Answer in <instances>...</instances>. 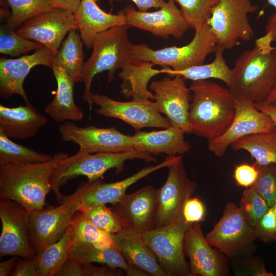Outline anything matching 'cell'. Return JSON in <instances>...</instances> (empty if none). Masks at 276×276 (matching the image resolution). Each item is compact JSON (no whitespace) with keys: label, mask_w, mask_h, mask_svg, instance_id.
Masks as SVG:
<instances>
[{"label":"cell","mask_w":276,"mask_h":276,"mask_svg":"<svg viewBox=\"0 0 276 276\" xmlns=\"http://www.w3.org/2000/svg\"><path fill=\"white\" fill-rule=\"evenodd\" d=\"M199 223L191 224L184 238L185 254L188 257L190 276H225L228 267L223 254L212 248Z\"/></svg>","instance_id":"cell-20"},{"label":"cell","mask_w":276,"mask_h":276,"mask_svg":"<svg viewBox=\"0 0 276 276\" xmlns=\"http://www.w3.org/2000/svg\"><path fill=\"white\" fill-rule=\"evenodd\" d=\"M272 208L273 209L275 217V219H276V200L274 202V204H273V205H272Z\"/></svg>","instance_id":"cell-55"},{"label":"cell","mask_w":276,"mask_h":276,"mask_svg":"<svg viewBox=\"0 0 276 276\" xmlns=\"http://www.w3.org/2000/svg\"><path fill=\"white\" fill-rule=\"evenodd\" d=\"M14 29L6 22L0 27V53L11 56H19L43 46L18 34Z\"/></svg>","instance_id":"cell-37"},{"label":"cell","mask_w":276,"mask_h":276,"mask_svg":"<svg viewBox=\"0 0 276 276\" xmlns=\"http://www.w3.org/2000/svg\"><path fill=\"white\" fill-rule=\"evenodd\" d=\"M127 25L167 39L181 38L190 28L180 9L172 1L154 12H142L129 5L123 9Z\"/></svg>","instance_id":"cell-19"},{"label":"cell","mask_w":276,"mask_h":276,"mask_svg":"<svg viewBox=\"0 0 276 276\" xmlns=\"http://www.w3.org/2000/svg\"><path fill=\"white\" fill-rule=\"evenodd\" d=\"M72 240L73 247L93 244L101 248L116 247L113 234L95 225L80 211L75 214L73 219Z\"/></svg>","instance_id":"cell-34"},{"label":"cell","mask_w":276,"mask_h":276,"mask_svg":"<svg viewBox=\"0 0 276 276\" xmlns=\"http://www.w3.org/2000/svg\"><path fill=\"white\" fill-rule=\"evenodd\" d=\"M205 238L212 246L234 260L250 256L259 235L248 224L239 206L229 201L221 218Z\"/></svg>","instance_id":"cell-7"},{"label":"cell","mask_w":276,"mask_h":276,"mask_svg":"<svg viewBox=\"0 0 276 276\" xmlns=\"http://www.w3.org/2000/svg\"><path fill=\"white\" fill-rule=\"evenodd\" d=\"M121 269L106 265L96 266L92 263H81L70 258L57 276H121Z\"/></svg>","instance_id":"cell-41"},{"label":"cell","mask_w":276,"mask_h":276,"mask_svg":"<svg viewBox=\"0 0 276 276\" xmlns=\"http://www.w3.org/2000/svg\"><path fill=\"white\" fill-rule=\"evenodd\" d=\"M51 69L57 88L53 100L46 106L45 112L58 123L82 120L83 111L77 106L74 99L75 83L62 68L53 66Z\"/></svg>","instance_id":"cell-27"},{"label":"cell","mask_w":276,"mask_h":276,"mask_svg":"<svg viewBox=\"0 0 276 276\" xmlns=\"http://www.w3.org/2000/svg\"><path fill=\"white\" fill-rule=\"evenodd\" d=\"M48 118L31 105L9 107L0 105V131L10 139L26 140L35 136Z\"/></svg>","instance_id":"cell-24"},{"label":"cell","mask_w":276,"mask_h":276,"mask_svg":"<svg viewBox=\"0 0 276 276\" xmlns=\"http://www.w3.org/2000/svg\"><path fill=\"white\" fill-rule=\"evenodd\" d=\"M265 34L256 40L255 47L244 51L232 68L229 89L235 99L253 103L265 101L276 84V48Z\"/></svg>","instance_id":"cell-1"},{"label":"cell","mask_w":276,"mask_h":276,"mask_svg":"<svg viewBox=\"0 0 276 276\" xmlns=\"http://www.w3.org/2000/svg\"><path fill=\"white\" fill-rule=\"evenodd\" d=\"M276 98V84L272 88L271 91L267 98L265 102L269 103L273 101Z\"/></svg>","instance_id":"cell-53"},{"label":"cell","mask_w":276,"mask_h":276,"mask_svg":"<svg viewBox=\"0 0 276 276\" xmlns=\"http://www.w3.org/2000/svg\"><path fill=\"white\" fill-rule=\"evenodd\" d=\"M55 55L42 47L33 53L18 58L0 59V96L7 99L14 94L21 97L26 104H31L24 88V81L34 67L44 65L52 67Z\"/></svg>","instance_id":"cell-21"},{"label":"cell","mask_w":276,"mask_h":276,"mask_svg":"<svg viewBox=\"0 0 276 276\" xmlns=\"http://www.w3.org/2000/svg\"><path fill=\"white\" fill-rule=\"evenodd\" d=\"M68 154L60 152L47 162L0 165V200L14 201L29 213L44 208L53 170Z\"/></svg>","instance_id":"cell-2"},{"label":"cell","mask_w":276,"mask_h":276,"mask_svg":"<svg viewBox=\"0 0 276 276\" xmlns=\"http://www.w3.org/2000/svg\"><path fill=\"white\" fill-rule=\"evenodd\" d=\"M216 38L206 23L195 30L192 40L182 47H169L153 50L145 43L132 44L131 57L134 62L147 61L174 71H181L203 64L211 53L215 52Z\"/></svg>","instance_id":"cell-6"},{"label":"cell","mask_w":276,"mask_h":276,"mask_svg":"<svg viewBox=\"0 0 276 276\" xmlns=\"http://www.w3.org/2000/svg\"><path fill=\"white\" fill-rule=\"evenodd\" d=\"M61 139L72 142L79 146V152L94 153H120L135 151L131 136L126 135L114 127L98 128L94 126H78L70 121L59 126Z\"/></svg>","instance_id":"cell-13"},{"label":"cell","mask_w":276,"mask_h":276,"mask_svg":"<svg viewBox=\"0 0 276 276\" xmlns=\"http://www.w3.org/2000/svg\"><path fill=\"white\" fill-rule=\"evenodd\" d=\"M122 230L143 234L155 228L157 210V189L151 186L126 194L112 204Z\"/></svg>","instance_id":"cell-15"},{"label":"cell","mask_w":276,"mask_h":276,"mask_svg":"<svg viewBox=\"0 0 276 276\" xmlns=\"http://www.w3.org/2000/svg\"><path fill=\"white\" fill-rule=\"evenodd\" d=\"M254 104L258 109L268 116L276 126V98L269 103L263 101Z\"/></svg>","instance_id":"cell-49"},{"label":"cell","mask_w":276,"mask_h":276,"mask_svg":"<svg viewBox=\"0 0 276 276\" xmlns=\"http://www.w3.org/2000/svg\"><path fill=\"white\" fill-rule=\"evenodd\" d=\"M189 110L191 133L208 141L222 135L236 113L234 98L228 88L208 80L192 81Z\"/></svg>","instance_id":"cell-3"},{"label":"cell","mask_w":276,"mask_h":276,"mask_svg":"<svg viewBox=\"0 0 276 276\" xmlns=\"http://www.w3.org/2000/svg\"><path fill=\"white\" fill-rule=\"evenodd\" d=\"M257 165L259 175L251 187L265 199L269 207H272L276 200V165Z\"/></svg>","instance_id":"cell-42"},{"label":"cell","mask_w":276,"mask_h":276,"mask_svg":"<svg viewBox=\"0 0 276 276\" xmlns=\"http://www.w3.org/2000/svg\"><path fill=\"white\" fill-rule=\"evenodd\" d=\"M167 168V179L157 190L155 228L184 220V205L197 188L196 183L188 176L182 159Z\"/></svg>","instance_id":"cell-11"},{"label":"cell","mask_w":276,"mask_h":276,"mask_svg":"<svg viewBox=\"0 0 276 276\" xmlns=\"http://www.w3.org/2000/svg\"><path fill=\"white\" fill-rule=\"evenodd\" d=\"M181 159H182V155L168 156L158 165L144 167L131 176L114 182L103 183L99 179L82 183L83 191L80 198V204H112L126 194V190L132 185L151 173L163 168H167Z\"/></svg>","instance_id":"cell-22"},{"label":"cell","mask_w":276,"mask_h":276,"mask_svg":"<svg viewBox=\"0 0 276 276\" xmlns=\"http://www.w3.org/2000/svg\"><path fill=\"white\" fill-rule=\"evenodd\" d=\"M72 224L61 237L36 254L35 258L38 276H57L71 258L73 248Z\"/></svg>","instance_id":"cell-30"},{"label":"cell","mask_w":276,"mask_h":276,"mask_svg":"<svg viewBox=\"0 0 276 276\" xmlns=\"http://www.w3.org/2000/svg\"><path fill=\"white\" fill-rule=\"evenodd\" d=\"M99 0H81L74 13L75 20L83 44L87 49L93 47L95 36L113 27L127 25L125 12L107 13L98 5Z\"/></svg>","instance_id":"cell-23"},{"label":"cell","mask_w":276,"mask_h":276,"mask_svg":"<svg viewBox=\"0 0 276 276\" xmlns=\"http://www.w3.org/2000/svg\"><path fill=\"white\" fill-rule=\"evenodd\" d=\"M11 275L38 276L35 259L19 257Z\"/></svg>","instance_id":"cell-47"},{"label":"cell","mask_w":276,"mask_h":276,"mask_svg":"<svg viewBox=\"0 0 276 276\" xmlns=\"http://www.w3.org/2000/svg\"><path fill=\"white\" fill-rule=\"evenodd\" d=\"M230 147L235 151H247L259 165H276V126L270 131L242 137Z\"/></svg>","instance_id":"cell-33"},{"label":"cell","mask_w":276,"mask_h":276,"mask_svg":"<svg viewBox=\"0 0 276 276\" xmlns=\"http://www.w3.org/2000/svg\"><path fill=\"white\" fill-rule=\"evenodd\" d=\"M239 208L248 224L254 228L270 207L265 199L251 187L243 191Z\"/></svg>","instance_id":"cell-40"},{"label":"cell","mask_w":276,"mask_h":276,"mask_svg":"<svg viewBox=\"0 0 276 276\" xmlns=\"http://www.w3.org/2000/svg\"><path fill=\"white\" fill-rule=\"evenodd\" d=\"M268 3L274 7L276 10V0H267Z\"/></svg>","instance_id":"cell-54"},{"label":"cell","mask_w":276,"mask_h":276,"mask_svg":"<svg viewBox=\"0 0 276 276\" xmlns=\"http://www.w3.org/2000/svg\"><path fill=\"white\" fill-rule=\"evenodd\" d=\"M83 191L81 183L74 193L66 196L59 206L29 213L30 239L36 254L59 240L72 224L81 204Z\"/></svg>","instance_id":"cell-9"},{"label":"cell","mask_w":276,"mask_h":276,"mask_svg":"<svg viewBox=\"0 0 276 276\" xmlns=\"http://www.w3.org/2000/svg\"><path fill=\"white\" fill-rule=\"evenodd\" d=\"M205 207L197 197H191L185 203L183 209V218L188 223H199L204 220Z\"/></svg>","instance_id":"cell-46"},{"label":"cell","mask_w":276,"mask_h":276,"mask_svg":"<svg viewBox=\"0 0 276 276\" xmlns=\"http://www.w3.org/2000/svg\"><path fill=\"white\" fill-rule=\"evenodd\" d=\"M71 258L81 263H98L121 269L128 276L148 275L144 271L131 266L116 247L101 248L93 244L73 247Z\"/></svg>","instance_id":"cell-28"},{"label":"cell","mask_w":276,"mask_h":276,"mask_svg":"<svg viewBox=\"0 0 276 276\" xmlns=\"http://www.w3.org/2000/svg\"><path fill=\"white\" fill-rule=\"evenodd\" d=\"M110 3L123 0H108ZM133 2L138 11L147 12L149 9L154 8L159 9L164 6L166 2L165 0H130Z\"/></svg>","instance_id":"cell-48"},{"label":"cell","mask_w":276,"mask_h":276,"mask_svg":"<svg viewBox=\"0 0 276 276\" xmlns=\"http://www.w3.org/2000/svg\"><path fill=\"white\" fill-rule=\"evenodd\" d=\"M73 30H78L74 13L54 8L28 19L16 32L56 55L65 36Z\"/></svg>","instance_id":"cell-16"},{"label":"cell","mask_w":276,"mask_h":276,"mask_svg":"<svg viewBox=\"0 0 276 276\" xmlns=\"http://www.w3.org/2000/svg\"><path fill=\"white\" fill-rule=\"evenodd\" d=\"M113 238L116 248L131 266L144 271L148 275L168 276L141 234L121 230L113 234Z\"/></svg>","instance_id":"cell-26"},{"label":"cell","mask_w":276,"mask_h":276,"mask_svg":"<svg viewBox=\"0 0 276 276\" xmlns=\"http://www.w3.org/2000/svg\"><path fill=\"white\" fill-rule=\"evenodd\" d=\"M177 3L190 28L197 30L208 22L219 0H167Z\"/></svg>","instance_id":"cell-38"},{"label":"cell","mask_w":276,"mask_h":276,"mask_svg":"<svg viewBox=\"0 0 276 276\" xmlns=\"http://www.w3.org/2000/svg\"><path fill=\"white\" fill-rule=\"evenodd\" d=\"M128 25L113 27L97 34L93 43V52L85 62L82 79L84 85L83 99L91 109L94 103L90 88L94 77L108 72L111 82L116 71L134 62L131 57L132 43L129 40Z\"/></svg>","instance_id":"cell-4"},{"label":"cell","mask_w":276,"mask_h":276,"mask_svg":"<svg viewBox=\"0 0 276 276\" xmlns=\"http://www.w3.org/2000/svg\"><path fill=\"white\" fill-rule=\"evenodd\" d=\"M54 8L60 9L74 13L77 9L81 0H49Z\"/></svg>","instance_id":"cell-50"},{"label":"cell","mask_w":276,"mask_h":276,"mask_svg":"<svg viewBox=\"0 0 276 276\" xmlns=\"http://www.w3.org/2000/svg\"><path fill=\"white\" fill-rule=\"evenodd\" d=\"M139 158L147 162H156L152 154L137 151L120 153L86 154L79 151L60 160L55 166L50 177L51 190L57 201L62 203L66 196L60 191V187L79 176H84L88 181L102 178L111 169L121 171L124 163L129 159Z\"/></svg>","instance_id":"cell-5"},{"label":"cell","mask_w":276,"mask_h":276,"mask_svg":"<svg viewBox=\"0 0 276 276\" xmlns=\"http://www.w3.org/2000/svg\"><path fill=\"white\" fill-rule=\"evenodd\" d=\"M29 213L17 202L0 200V257L17 256L35 259L36 256L30 242Z\"/></svg>","instance_id":"cell-14"},{"label":"cell","mask_w":276,"mask_h":276,"mask_svg":"<svg viewBox=\"0 0 276 276\" xmlns=\"http://www.w3.org/2000/svg\"><path fill=\"white\" fill-rule=\"evenodd\" d=\"M149 62H133L122 68L119 77L123 80L121 93L126 98L154 100V96L147 88L152 77L160 74V70L153 68Z\"/></svg>","instance_id":"cell-29"},{"label":"cell","mask_w":276,"mask_h":276,"mask_svg":"<svg viewBox=\"0 0 276 276\" xmlns=\"http://www.w3.org/2000/svg\"><path fill=\"white\" fill-rule=\"evenodd\" d=\"M234 262V271L236 275L274 276L267 271L265 263L260 257L250 256L232 260Z\"/></svg>","instance_id":"cell-43"},{"label":"cell","mask_w":276,"mask_h":276,"mask_svg":"<svg viewBox=\"0 0 276 276\" xmlns=\"http://www.w3.org/2000/svg\"><path fill=\"white\" fill-rule=\"evenodd\" d=\"M190 224L183 220L141 235L168 276H190L184 248L185 236Z\"/></svg>","instance_id":"cell-10"},{"label":"cell","mask_w":276,"mask_h":276,"mask_svg":"<svg viewBox=\"0 0 276 276\" xmlns=\"http://www.w3.org/2000/svg\"><path fill=\"white\" fill-rule=\"evenodd\" d=\"M224 50L221 47L217 45L214 52V59L210 63H203L181 71H174L170 68L164 67L160 70L161 73L167 74L171 77L179 75L186 80L192 81L211 78L217 79L223 81L229 88L232 83L233 72L224 58Z\"/></svg>","instance_id":"cell-31"},{"label":"cell","mask_w":276,"mask_h":276,"mask_svg":"<svg viewBox=\"0 0 276 276\" xmlns=\"http://www.w3.org/2000/svg\"><path fill=\"white\" fill-rule=\"evenodd\" d=\"M186 132L172 126L159 131H136L131 136L135 151L157 155H181L190 151L191 145L185 140Z\"/></svg>","instance_id":"cell-25"},{"label":"cell","mask_w":276,"mask_h":276,"mask_svg":"<svg viewBox=\"0 0 276 276\" xmlns=\"http://www.w3.org/2000/svg\"><path fill=\"white\" fill-rule=\"evenodd\" d=\"M94 103L100 107L98 114L119 119L139 131L143 128H168L169 120L158 110L155 102L146 98H135L129 102L116 101L105 95L93 94Z\"/></svg>","instance_id":"cell-12"},{"label":"cell","mask_w":276,"mask_h":276,"mask_svg":"<svg viewBox=\"0 0 276 276\" xmlns=\"http://www.w3.org/2000/svg\"><path fill=\"white\" fill-rule=\"evenodd\" d=\"M78 211L95 225L109 234H114L122 230L116 214L106 204H80Z\"/></svg>","instance_id":"cell-39"},{"label":"cell","mask_w":276,"mask_h":276,"mask_svg":"<svg viewBox=\"0 0 276 276\" xmlns=\"http://www.w3.org/2000/svg\"><path fill=\"white\" fill-rule=\"evenodd\" d=\"M53 156L18 144L0 131V165L42 163L51 160Z\"/></svg>","instance_id":"cell-35"},{"label":"cell","mask_w":276,"mask_h":276,"mask_svg":"<svg viewBox=\"0 0 276 276\" xmlns=\"http://www.w3.org/2000/svg\"><path fill=\"white\" fill-rule=\"evenodd\" d=\"M19 257L12 256L11 258L0 263V276L11 275Z\"/></svg>","instance_id":"cell-51"},{"label":"cell","mask_w":276,"mask_h":276,"mask_svg":"<svg viewBox=\"0 0 276 276\" xmlns=\"http://www.w3.org/2000/svg\"><path fill=\"white\" fill-rule=\"evenodd\" d=\"M259 239L265 243L276 241V219L272 207H270L254 227Z\"/></svg>","instance_id":"cell-44"},{"label":"cell","mask_w":276,"mask_h":276,"mask_svg":"<svg viewBox=\"0 0 276 276\" xmlns=\"http://www.w3.org/2000/svg\"><path fill=\"white\" fill-rule=\"evenodd\" d=\"M259 175L257 165L242 163L237 165L233 177L237 185L246 188L251 187L256 182Z\"/></svg>","instance_id":"cell-45"},{"label":"cell","mask_w":276,"mask_h":276,"mask_svg":"<svg viewBox=\"0 0 276 276\" xmlns=\"http://www.w3.org/2000/svg\"><path fill=\"white\" fill-rule=\"evenodd\" d=\"M11 9L7 23L14 29L28 19L54 8L49 0H6Z\"/></svg>","instance_id":"cell-36"},{"label":"cell","mask_w":276,"mask_h":276,"mask_svg":"<svg viewBox=\"0 0 276 276\" xmlns=\"http://www.w3.org/2000/svg\"><path fill=\"white\" fill-rule=\"evenodd\" d=\"M77 30H73L68 32L55 56L52 66L63 69L75 84L83 81L85 63L83 42Z\"/></svg>","instance_id":"cell-32"},{"label":"cell","mask_w":276,"mask_h":276,"mask_svg":"<svg viewBox=\"0 0 276 276\" xmlns=\"http://www.w3.org/2000/svg\"><path fill=\"white\" fill-rule=\"evenodd\" d=\"M258 8L251 0H219L208 21L217 45L231 49L239 45L240 40H251L255 33L248 15Z\"/></svg>","instance_id":"cell-8"},{"label":"cell","mask_w":276,"mask_h":276,"mask_svg":"<svg viewBox=\"0 0 276 276\" xmlns=\"http://www.w3.org/2000/svg\"><path fill=\"white\" fill-rule=\"evenodd\" d=\"M265 34L271 37L273 42H276V13L268 17L266 25Z\"/></svg>","instance_id":"cell-52"},{"label":"cell","mask_w":276,"mask_h":276,"mask_svg":"<svg viewBox=\"0 0 276 276\" xmlns=\"http://www.w3.org/2000/svg\"><path fill=\"white\" fill-rule=\"evenodd\" d=\"M235 101L236 113L230 126L222 135L208 141L210 151L218 157L224 156L228 147L237 140L270 131L275 126L270 118L258 109L253 102L239 99Z\"/></svg>","instance_id":"cell-18"},{"label":"cell","mask_w":276,"mask_h":276,"mask_svg":"<svg viewBox=\"0 0 276 276\" xmlns=\"http://www.w3.org/2000/svg\"><path fill=\"white\" fill-rule=\"evenodd\" d=\"M186 79L179 75L154 80L150 85L157 108L164 114L171 126L191 133L189 110L192 100Z\"/></svg>","instance_id":"cell-17"}]
</instances>
